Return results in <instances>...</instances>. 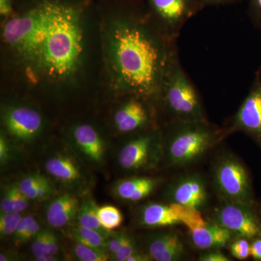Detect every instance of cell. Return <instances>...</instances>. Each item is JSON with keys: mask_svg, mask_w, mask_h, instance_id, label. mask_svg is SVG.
I'll return each mask as SVG.
<instances>
[{"mask_svg": "<svg viewBox=\"0 0 261 261\" xmlns=\"http://www.w3.org/2000/svg\"><path fill=\"white\" fill-rule=\"evenodd\" d=\"M198 260L200 261H229L231 260V259L227 255L223 253L220 249H215V250H205L204 253L201 254Z\"/></svg>", "mask_w": 261, "mask_h": 261, "instance_id": "d6a6232c", "label": "cell"}, {"mask_svg": "<svg viewBox=\"0 0 261 261\" xmlns=\"http://www.w3.org/2000/svg\"><path fill=\"white\" fill-rule=\"evenodd\" d=\"M137 221L144 227H168L182 224L189 230L203 226L207 223L201 211L171 202L146 204L139 211Z\"/></svg>", "mask_w": 261, "mask_h": 261, "instance_id": "ba28073f", "label": "cell"}, {"mask_svg": "<svg viewBox=\"0 0 261 261\" xmlns=\"http://www.w3.org/2000/svg\"><path fill=\"white\" fill-rule=\"evenodd\" d=\"M190 234L194 246L201 250L224 248L235 238L233 233L212 221L190 229Z\"/></svg>", "mask_w": 261, "mask_h": 261, "instance_id": "2e32d148", "label": "cell"}, {"mask_svg": "<svg viewBox=\"0 0 261 261\" xmlns=\"http://www.w3.org/2000/svg\"><path fill=\"white\" fill-rule=\"evenodd\" d=\"M248 16L253 27L261 34V0H248Z\"/></svg>", "mask_w": 261, "mask_h": 261, "instance_id": "4dcf8cb0", "label": "cell"}, {"mask_svg": "<svg viewBox=\"0 0 261 261\" xmlns=\"http://www.w3.org/2000/svg\"><path fill=\"white\" fill-rule=\"evenodd\" d=\"M165 195L168 202L202 211L209 201L207 185L198 173H188L178 176L168 184Z\"/></svg>", "mask_w": 261, "mask_h": 261, "instance_id": "8fae6325", "label": "cell"}, {"mask_svg": "<svg viewBox=\"0 0 261 261\" xmlns=\"http://www.w3.org/2000/svg\"><path fill=\"white\" fill-rule=\"evenodd\" d=\"M0 211L2 214L14 212L13 194H12L10 187L5 192L3 197L2 198L1 202H0Z\"/></svg>", "mask_w": 261, "mask_h": 261, "instance_id": "8d00e7d4", "label": "cell"}, {"mask_svg": "<svg viewBox=\"0 0 261 261\" xmlns=\"http://www.w3.org/2000/svg\"><path fill=\"white\" fill-rule=\"evenodd\" d=\"M147 3L151 18L172 41H177L187 22L205 7L202 0H147Z\"/></svg>", "mask_w": 261, "mask_h": 261, "instance_id": "52a82bcc", "label": "cell"}, {"mask_svg": "<svg viewBox=\"0 0 261 261\" xmlns=\"http://www.w3.org/2000/svg\"><path fill=\"white\" fill-rule=\"evenodd\" d=\"M129 236L130 235L126 232L111 233V236L108 238L107 242L108 252L111 256L119 251Z\"/></svg>", "mask_w": 261, "mask_h": 261, "instance_id": "f546056e", "label": "cell"}, {"mask_svg": "<svg viewBox=\"0 0 261 261\" xmlns=\"http://www.w3.org/2000/svg\"><path fill=\"white\" fill-rule=\"evenodd\" d=\"M98 219L101 225L109 231L119 228L123 223L121 211L113 205H104L98 209Z\"/></svg>", "mask_w": 261, "mask_h": 261, "instance_id": "7402d4cb", "label": "cell"}, {"mask_svg": "<svg viewBox=\"0 0 261 261\" xmlns=\"http://www.w3.org/2000/svg\"><path fill=\"white\" fill-rule=\"evenodd\" d=\"M147 253L156 261H178L186 256V248L176 233L163 231L152 233L146 240Z\"/></svg>", "mask_w": 261, "mask_h": 261, "instance_id": "5bb4252c", "label": "cell"}, {"mask_svg": "<svg viewBox=\"0 0 261 261\" xmlns=\"http://www.w3.org/2000/svg\"><path fill=\"white\" fill-rule=\"evenodd\" d=\"M4 126L15 140L32 142L42 133L44 120L37 110L27 106H14L7 109L3 114Z\"/></svg>", "mask_w": 261, "mask_h": 261, "instance_id": "7c38bea8", "label": "cell"}, {"mask_svg": "<svg viewBox=\"0 0 261 261\" xmlns=\"http://www.w3.org/2000/svg\"><path fill=\"white\" fill-rule=\"evenodd\" d=\"M45 169L50 176L65 183H75L82 178L76 162L65 154H57L49 158L45 163Z\"/></svg>", "mask_w": 261, "mask_h": 261, "instance_id": "d6986e66", "label": "cell"}, {"mask_svg": "<svg viewBox=\"0 0 261 261\" xmlns=\"http://www.w3.org/2000/svg\"><path fill=\"white\" fill-rule=\"evenodd\" d=\"M91 0H22L3 41L33 83H68L83 65L84 18Z\"/></svg>", "mask_w": 261, "mask_h": 261, "instance_id": "6da1fadb", "label": "cell"}, {"mask_svg": "<svg viewBox=\"0 0 261 261\" xmlns=\"http://www.w3.org/2000/svg\"><path fill=\"white\" fill-rule=\"evenodd\" d=\"M35 220L36 219L33 215H28V216H24V217L22 218L20 223H19L18 227L16 228V231H15L14 234L13 235L15 243H18L19 240L21 238L22 234L25 232L27 228H28Z\"/></svg>", "mask_w": 261, "mask_h": 261, "instance_id": "e575fe53", "label": "cell"}, {"mask_svg": "<svg viewBox=\"0 0 261 261\" xmlns=\"http://www.w3.org/2000/svg\"><path fill=\"white\" fill-rule=\"evenodd\" d=\"M70 236L77 243L108 252L107 242L109 236L97 230L85 227L79 224L69 231Z\"/></svg>", "mask_w": 261, "mask_h": 261, "instance_id": "ffe728a7", "label": "cell"}, {"mask_svg": "<svg viewBox=\"0 0 261 261\" xmlns=\"http://www.w3.org/2000/svg\"><path fill=\"white\" fill-rule=\"evenodd\" d=\"M15 0H0V14L9 18L14 13Z\"/></svg>", "mask_w": 261, "mask_h": 261, "instance_id": "f35d334b", "label": "cell"}, {"mask_svg": "<svg viewBox=\"0 0 261 261\" xmlns=\"http://www.w3.org/2000/svg\"><path fill=\"white\" fill-rule=\"evenodd\" d=\"M152 260V257L148 253L145 252H140V250L135 252V253L132 254L126 261H151Z\"/></svg>", "mask_w": 261, "mask_h": 261, "instance_id": "b9f144b4", "label": "cell"}, {"mask_svg": "<svg viewBox=\"0 0 261 261\" xmlns=\"http://www.w3.org/2000/svg\"><path fill=\"white\" fill-rule=\"evenodd\" d=\"M72 140L77 150L88 162L100 164L106 154L102 136L92 125L83 123L72 130Z\"/></svg>", "mask_w": 261, "mask_h": 261, "instance_id": "9a60e30c", "label": "cell"}, {"mask_svg": "<svg viewBox=\"0 0 261 261\" xmlns=\"http://www.w3.org/2000/svg\"><path fill=\"white\" fill-rule=\"evenodd\" d=\"M163 154V132L154 129L128 140L118 153V162L126 171H145L159 166Z\"/></svg>", "mask_w": 261, "mask_h": 261, "instance_id": "8992f818", "label": "cell"}, {"mask_svg": "<svg viewBox=\"0 0 261 261\" xmlns=\"http://www.w3.org/2000/svg\"><path fill=\"white\" fill-rule=\"evenodd\" d=\"M250 252L254 260L261 261V237L252 240Z\"/></svg>", "mask_w": 261, "mask_h": 261, "instance_id": "ab89813d", "label": "cell"}, {"mask_svg": "<svg viewBox=\"0 0 261 261\" xmlns=\"http://www.w3.org/2000/svg\"><path fill=\"white\" fill-rule=\"evenodd\" d=\"M12 194H13V205H14V212L22 213L27 210L29 206V199L23 192L19 190L18 185H12Z\"/></svg>", "mask_w": 261, "mask_h": 261, "instance_id": "1f68e13d", "label": "cell"}, {"mask_svg": "<svg viewBox=\"0 0 261 261\" xmlns=\"http://www.w3.org/2000/svg\"><path fill=\"white\" fill-rule=\"evenodd\" d=\"M99 206L94 199L88 197L80 204V210L76 219L79 224L85 227L97 230L107 236H111L112 231H108L103 227L98 219Z\"/></svg>", "mask_w": 261, "mask_h": 261, "instance_id": "44dd1931", "label": "cell"}, {"mask_svg": "<svg viewBox=\"0 0 261 261\" xmlns=\"http://www.w3.org/2000/svg\"><path fill=\"white\" fill-rule=\"evenodd\" d=\"M41 231V226L39 223L38 222L37 220L34 221L30 226L27 228L25 232L22 234L21 238H20L17 245H20V244L25 243V242L29 241V240H33L35 238L36 235L37 234L39 231Z\"/></svg>", "mask_w": 261, "mask_h": 261, "instance_id": "74e56055", "label": "cell"}, {"mask_svg": "<svg viewBox=\"0 0 261 261\" xmlns=\"http://www.w3.org/2000/svg\"><path fill=\"white\" fill-rule=\"evenodd\" d=\"M108 34V57L114 85L127 95L157 102L177 41L166 37L137 0H126Z\"/></svg>", "mask_w": 261, "mask_h": 261, "instance_id": "7a4b0ae2", "label": "cell"}, {"mask_svg": "<svg viewBox=\"0 0 261 261\" xmlns=\"http://www.w3.org/2000/svg\"><path fill=\"white\" fill-rule=\"evenodd\" d=\"M212 221L233 233L236 238L252 240L261 237V223L253 207L225 201L216 207Z\"/></svg>", "mask_w": 261, "mask_h": 261, "instance_id": "9c48e42d", "label": "cell"}, {"mask_svg": "<svg viewBox=\"0 0 261 261\" xmlns=\"http://www.w3.org/2000/svg\"><path fill=\"white\" fill-rule=\"evenodd\" d=\"M59 251V240L54 231L48 229L46 252L49 255H57Z\"/></svg>", "mask_w": 261, "mask_h": 261, "instance_id": "d590c367", "label": "cell"}, {"mask_svg": "<svg viewBox=\"0 0 261 261\" xmlns=\"http://www.w3.org/2000/svg\"><path fill=\"white\" fill-rule=\"evenodd\" d=\"M213 181L216 191L225 201L252 207L255 205L248 171L233 154H222L216 160L213 170Z\"/></svg>", "mask_w": 261, "mask_h": 261, "instance_id": "5b68a950", "label": "cell"}, {"mask_svg": "<svg viewBox=\"0 0 261 261\" xmlns=\"http://www.w3.org/2000/svg\"><path fill=\"white\" fill-rule=\"evenodd\" d=\"M149 101L139 96L130 95L114 115V124L121 133H132L150 126L152 111Z\"/></svg>", "mask_w": 261, "mask_h": 261, "instance_id": "4fadbf2b", "label": "cell"}, {"mask_svg": "<svg viewBox=\"0 0 261 261\" xmlns=\"http://www.w3.org/2000/svg\"><path fill=\"white\" fill-rule=\"evenodd\" d=\"M162 180L161 178L132 177L120 180L114 187V194L121 200L137 202L150 195Z\"/></svg>", "mask_w": 261, "mask_h": 261, "instance_id": "ac0fdd59", "label": "cell"}, {"mask_svg": "<svg viewBox=\"0 0 261 261\" xmlns=\"http://www.w3.org/2000/svg\"><path fill=\"white\" fill-rule=\"evenodd\" d=\"M46 178H47L45 176L40 173H32V174L27 175V176L22 178L17 185H18L19 190L25 195L33 189L42 183Z\"/></svg>", "mask_w": 261, "mask_h": 261, "instance_id": "f1b7e54d", "label": "cell"}, {"mask_svg": "<svg viewBox=\"0 0 261 261\" xmlns=\"http://www.w3.org/2000/svg\"><path fill=\"white\" fill-rule=\"evenodd\" d=\"M251 240L247 238H237L230 243V252L231 255L238 260H247L251 256L250 246Z\"/></svg>", "mask_w": 261, "mask_h": 261, "instance_id": "d4e9b609", "label": "cell"}, {"mask_svg": "<svg viewBox=\"0 0 261 261\" xmlns=\"http://www.w3.org/2000/svg\"><path fill=\"white\" fill-rule=\"evenodd\" d=\"M228 135L225 128L205 121H169L163 137V160L167 166L183 167L202 159Z\"/></svg>", "mask_w": 261, "mask_h": 261, "instance_id": "3957f363", "label": "cell"}, {"mask_svg": "<svg viewBox=\"0 0 261 261\" xmlns=\"http://www.w3.org/2000/svg\"><path fill=\"white\" fill-rule=\"evenodd\" d=\"M55 192L53 183L48 178H46L42 183L31 190L25 196L32 200H42L50 197Z\"/></svg>", "mask_w": 261, "mask_h": 261, "instance_id": "484cf974", "label": "cell"}, {"mask_svg": "<svg viewBox=\"0 0 261 261\" xmlns=\"http://www.w3.org/2000/svg\"><path fill=\"white\" fill-rule=\"evenodd\" d=\"M48 229H41V231L33 239L32 252L35 260L48 255L46 252Z\"/></svg>", "mask_w": 261, "mask_h": 261, "instance_id": "4316f807", "label": "cell"}, {"mask_svg": "<svg viewBox=\"0 0 261 261\" xmlns=\"http://www.w3.org/2000/svg\"><path fill=\"white\" fill-rule=\"evenodd\" d=\"M80 203L73 194L65 193L57 196L47 204L46 220L53 228H63L76 219Z\"/></svg>", "mask_w": 261, "mask_h": 261, "instance_id": "e0dca14e", "label": "cell"}, {"mask_svg": "<svg viewBox=\"0 0 261 261\" xmlns=\"http://www.w3.org/2000/svg\"><path fill=\"white\" fill-rule=\"evenodd\" d=\"M138 245L133 237H128L126 243L120 249L119 251L114 255H111V260L116 261H126L128 257L135 252L138 251Z\"/></svg>", "mask_w": 261, "mask_h": 261, "instance_id": "83f0119b", "label": "cell"}, {"mask_svg": "<svg viewBox=\"0 0 261 261\" xmlns=\"http://www.w3.org/2000/svg\"><path fill=\"white\" fill-rule=\"evenodd\" d=\"M257 215H258L259 219H260L261 223V206L258 208V213H257Z\"/></svg>", "mask_w": 261, "mask_h": 261, "instance_id": "ee69618b", "label": "cell"}, {"mask_svg": "<svg viewBox=\"0 0 261 261\" xmlns=\"http://www.w3.org/2000/svg\"><path fill=\"white\" fill-rule=\"evenodd\" d=\"M59 257L57 256V255H45V256L40 257V258L38 259V261H56L59 260Z\"/></svg>", "mask_w": 261, "mask_h": 261, "instance_id": "7bdbcfd3", "label": "cell"}, {"mask_svg": "<svg viewBox=\"0 0 261 261\" xmlns=\"http://www.w3.org/2000/svg\"><path fill=\"white\" fill-rule=\"evenodd\" d=\"M243 0H202L205 7L235 4V3H240Z\"/></svg>", "mask_w": 261, "mask_h": 261, "instance_id": "60d3db41", "label": "cell"}, {"mask_svg": "<svg viewBox=\"0 0 261 261\" xmlns=\"http://www.w3.org/2000/svg\"><path fill=\"white\" fill-rule=\"evenodd\" d=\"M12 149L8 139L1 134L0 137V163L1 166L6 164L11 159Z\"/></svg>", "mask_w": 261, "mask_h": 261, "instance_id": "836d02e7", "label": "cell"}, {"mask_svg": "<svg viewBox=\"0 0 261 261\" xmlns=\"http://www.w3.org/2000/svg\"><path fill=\"white\" fill-rule=\"evenodd\" d=\"M226 128L228 135L243 132L261 148V68L255 72L248 93Z\"/></svg>", "mask_w": 261, "mask_h": 261, "instance_id": "30bf717a", "label": "cell"}, {"mask_svg": "<svg viewBox=\"0 0 261 261\" xmlns=\"http://www.w3.org/2000/svg\"><path fill=\"white\" fill-rule=\"evenodd\" d=\"M157 102L162 105L170 121L207 120L202 98L182 66L178 51L168 63Z\"/></svg>", "mask_w": 261, "mask_h": 261, "instance_id": "277c9868", "label": "cell"}, {"mask_svg": "<svg viewBox=\"0 0 261 261\" xmlns=\"http://www.w3.org/2000/svg\"><path fill=\"white\" fill-rule=\"evenodd\" d=\"M23 216L21 213H4L0 216V235L2 238L13 236Z\"/></svg>", "mask_w": 261, "mask_h": 261, "instance_id": "cb8c5ba5", "label": "cell"}, {"mask_svg": "<svg viewBox=\"0 0 261 261\" xmlns=\"http://www.w3.org/2000/svg\"><path fill=\"white\" fill-rule=\"evenodd\" d=\"M73 253L81 261H106L111 258L108 252L77 242L73 246Z\"/></svg>", "mask_w": 261, "mask_h": 261, "instance_id": "603a6c76", "label": "cell"}]
</instances>
